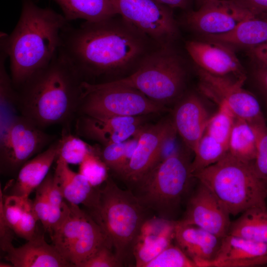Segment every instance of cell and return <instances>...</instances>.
<instances>
[{
	"mask_svg": "<svg viewBox=\"0 0 267 267\" xmlns=\"http://www.w3.org/2000/svg\"><path fill=\"white\" fill-rule=\"evenodd\" d=\"M61 38L59 49L85 82L90 77L132 73L159 46L119 14L85 21L77 28L68 22Z\"/></svg>",
	"mask_w": 267,
	"mask_h": 267,
	"instance_id": "6da1fadb",
	"label": "cell"
},
{
	"mask_svg": "<svg viewBox=\"0 0 267 267\" xmlns=\"http://www.w3.org/2000/svg\"><path fill=\"white\" fill-rule=\"evenodd\" d=\"M39 0H22L20 15L10 35L0 33V47L9 60L10 77L17 89L47 66L61 44L68 22L62 14L42 7Z\"/></svg>",
	"mask_w": 267,
	"mask_h": 267,
	"instance_id": "7a4b0ae2",
	"label": "cell"
},
{
	"mask_svg": "<svg viewBox=\"0 0 267 267\" xmlns=\"http://www.w3.org/2000/svg\"><path fill=\"white\" fill-rule=\"evenodd\" d=\"M83 81L59 48L47 66L17 89L20 115L42 129L69 122L78 112Z\"/></svg>",
	"mask_w": 267,
	"mask_h": 267,
	"instance_id": "3957f363",
	"label": "cell"
},
{
	"mask_svg": "<svg viewBox=\"0 0 267 267\" xmlns=\"http://www.w3.org/2000/svg\"><path fill=\"white\" fill-rule=\"evenodd\" d=\"M149 211L132 190L121 189L111 178L99 188L98 202L91 215L106 234L123 266H131L134 261V248L150 219Z\"/></svg>",
	"mask_w": 267,
	"mask_h": 267,
	"instance_id": "277c9868",
	"label": "cell"
},
{
	"mask_svg": "<svg viewBox=\"0 0 267 267\" xmlns=\"http://www.w3.org/2000/svg\"><path fill=\"white\" fill-rule=\"evenodd\" d=\"M253 162L228 152L217 163L192 174L206 186L230 215L256 207H266L267 182L255 172Z\"/></svg>",
	"mask_w": 267,
	"mask_h": 267,
	"instance_id": "5b68a950",
	"label": "cell"
},
{
	"mask_svg": "<svg viewBox=\"0 0 267 267\" xmlns=\"http://www.w3.org/2000/svg\"><path fill=\"white\" fill-rule=\"evenodd\" d=\"M188 156L178 150L158 163L131 190L139 202L157 217L177 221L191 180Z\"/></svg>",
	"mask_w": 267,
	"mask_h": 267,
	"instance_id": "8992f818",
	"label": "cell"
},
{
	"mask_svg": "<svg viewBox=\"0 0 267 267\" xmlns=\"http://www.w3.org/2000/svg\"><path fill=\"white\" fill-rule=\"evenodd\" d=\"M185 78L184 62L172 44L157 46L132 73L104 83L137 89L150 99L164 105L179 96Z\"/></svg>",
	"mask_w": 267,
	"mask_h": 267,
	"instance_id": "52a82bcc",
	"label": "cell"
},
{
	"mask_svg": "<svg viewBox=\"0 0 267 267\" xmlns=\"http://www.w3.org/2000/svg\"><path fill=\"white\" fill-rule=\"evenodd\" d=\"M68 203L62 220L49 235L61 256L72 267H80L102 247H113L91 215L78 205Z\"/></svg>",
	"mask_w": 267,
	"mask_h": 267,
	"instance_id": "ba28073f",
	"label": "cell"
},
{
	"mask_svg": "<svg viewBox=\"0 0 267 267\" xmlns=\"http://www.w3.org/2000/svg\"><path fill=\"white\" fill-rule=\"evenodd\" d=\"M81 88L78 111L84 115L95 118L139 116L166 110L164 105L133 88L85 81Z\"/></svg>",
	"mask_w": 267,
	"mask_h": 267,
	"instance_id": "9c48e42d",
	"label": "cell"
},
{
	"mask_svg": "<svg viewBox=\"0 0 267 267\" xmlns=\"http://www.w3.org/2000/svg\"><path fill=\"white\" fill-rule=\"evenodd\" d=\"M54 139L31 120L19 115L0 135V166L1 174H17L27 161L41 153Z\"/></svg>",
	"mask_w": 267,
	"mask_h": 267,
	"instance_id": "30bf717a",
	"label": "cell"
},
{
	"mask_svg": "<svg viewBox=\"0 0 267 267\" xmlns=\"http://www.w3.org/2000/svg\"><path fill=\"white\" fill-rule=\"evenodd\" d=\"M117 13L158 45H172L179 29L172 8L153 0H111Z\"/></svg>",
	"mask_w": 267,
	"mask_h": 267,
	"instance_id": "8fae6325",
	"label": "cell"
},
{
	"mask_svg": "<svg viewBox=\"0 0 267 267\" xmlns=\"http://www.w3.org/2000/svg\"><path fill=\"white\" fill-rule=\"evenodd\" d=\"M177 130L170 120L141 127L138 132V143L126 169L120 176L131 190L163 158L165 149L176 152L174 141Z\"/></svg>",
	"mask_w": 267,
	"mask_h": 267,
	"instance_id": "7c38bea8",
	"label": "cell"
},
{
	"mask_svg": "<svg viewBox=\"0 0 267 267\" xmlns=\"http://www.w3.org/2000/svg\"><path fill=\"white\" fill-rule=\"evenodd\" d=\"M200 91L219 105L225 104L238 118L251 125L265 122L259 102L243 88L246 78L218 76L198 68Z\"/></svg>",
	"mask_w": 267,
	"mask_h": 267,
	"instance_id": "4fadbf2b",
	"label": "cell"
},
{
	"mask_svg": "<svg viewBox=\"0 0 267 267\" xmlns=\"http://www.w3.org/2000/svg\"><path fill=\"white\" fill-rule=\"evenodd\" d=\"M253 16L230 0H213L196 10H186L183 19L190 29L207 37L227 34Z\"/></svg>",
	"mask_w": 267,
	"mask_h": 267,
	"instance_id": "5bb4252c",
	"label": "cell"
},
{
	"mask_svg": "<svg viewBox=\"0 0 267 267\" xmlns=\"http://www.w3.org/2000/svg\"><path fill=\"white\" fill-rule=\"evenodd\" d=\"M230 214L212 192L199 184L188 199L183 218L179 221L192 224L222 238L228 234Z\"/></svg>",
	"mask_w": 267,
	"mask_h": 267,
	"instance_id": "9a60e30c",
	"label": "cell"
},
{
	"mask_svg": "<svg viewBox=\"0 0 267 267\" xmlns=\"http://www.w3.org/2000/svg\"><path fill=\"white\" fill-rule=\"evenodd\" d=\"M185 48L198 68L218 76L246 78L234 49L215 41L192 40Z\"/></svg>",
	"mask_w": 267,
	"mask_h": 267,
	"instance_id": "2e32d148",
	"label": "cell"
},
{
	"mask_svg": "<svg viewBox=\"0 0 267 267\" xmlns=\"http://www.w3.org/2000/svg\"><path fill=\"white\" fill-rule=\"evenodd\" d=\"M141 122L139 116L95 118L84 115L77 121L76 130L79 134L106 145L133 136L141 128Z\"/></svg>",
	"mask_w": 267,
	"mask_h": 267,
	"instance_id": "e0dca14e",
	"label": "cell"
},
{
	"mask_svg": "<svg viewBox=\"0 0 267 267\" xmlns=\"http://www.w3.org/2000/svg\"><path fill=\"white\" fill-rule=\"evenodd\" d=\"M267 264V244L227 234L209 267H250Z\"/></svg>",
	"mask_w": 267,
	"mask_h": 267,
	"instance_id": "ac0fdd59",
	"label": "cell"
},
{
	"mask_svg": "<svg viewBox=\"0 0 267 267\" xmlns=\"http://www.w3.org/2000/svg\"><path fill=\"white\" fill-rule=\"evenodd\" d=\"M210 117L199 97L191 93L178 104L173 122L188 149L194 152L204 134Z\"/></svg>",
	"mask_w": 267,
	"mask_h": 267,
	"instance_id": "d6986e66",
	"label": "cell"
},
{
	"mask_svg": "<svg viewBox=\"0 0 267 267\" xmlns=\"http://www.w3.org/2000/svg\"><path fill=\"white\" fill-rule=\"evenodd\" d=\"M174 240L197 267H209L219 251L222 238L196 225L177 221Z\"/></svg>",
	"mask_w": 267,
	"mask_h": 267,
	"instance_id": "ffe728a7",
	"label": "cell"
},
{
	"mask_svg": "<svg viewBox=\"0 0 267 267\" xmlns=\"http://www.w3.org/2000/svg\"><path fill=\"white\" fill-rule=\"evenodd\" d=\"M177 221L158 217L150 218L144 224L134 248L135 267H145L175 240Z\"/></svg>",
	"mask_w": 267,
	"mask_h": 267,
	"instance_id": "44dd1931",
	"label": "cell"
},
{
	"mask_svg": "<svg viewBox=\"0 0 267 267\" xmlns=\"http://www.w3.org/2000/svg\"><path fill=\"white\" fill-rule=\"evenodd\" d=\"M4 258L14 267H68L72 266L48 244L44 234H37L19 247L13 246L5 252Z\"/></svg>",
	"mask_w": 267,
	"mask_h": 267,
	"instance_id": "7402d4cb",
	"label": "cell"
},
{
	"mask_svg": "<svg viewBox=\"0 0 267 267\" xmlns=\"http://www.w3.org/2000/svg\"><path fill=\"white\" fill-rule=\"evenodd\" d=\"M59 147L58 140L24 163L16 179L9 185V194L6 195L29 197L49 174L51 166L58 158Z\"/></svg>",
	"mask_w": 267,
	"mask_h": 267,
	"instance_id": "603a6c76",
	"label": "cell"
},
{
	"mask_svg": "<svg viewBox=\"0 0 267 267\" xmlns=\"http://www.w3.org/2000/svg\"><path fill=\"white\" fill-rule=\"evenodd\" d=\"M54 176L65 200L68 203L82 204L92 211L97 205L99 188L93 186L81 174L76 173L69 164L57 158Z\"/></svg>",
	"mask_w": 267,
	"mask_h": 267,
	"instance_id": "cb8c5ba5",
	"label": "cell"
},
{
	"mask_svg": "<svg viewBox=\"0 0 267 267\" xmlns=\"http://www.w3.org/2000/svg\"><path fill=\"white\" fill-rule=\"evenodd\" d=\"M0 196L6 221L15 234L27 241L35 237L39 221L34 210L33 201L29 197L3 195L1 188Z\"/></svg>",
	"mask_w": 267,
	"mask_h": 267,
	"instance_id": "d4e9b609",
	"label": "cell"
},
{
	"mask_svg": "<svg viewBox=\"0 0 267 267\" xmlns=\"http://www.w3.org/2000/svg\"><path fill=\"white\" fill-rule=\"evenodd\" d=\"M204 37L233 49L242 47L250 50L267 42V17L253 16L242 22L227 34Z\"/></svg>",
	"mask_w": 267,
	"mask_h": 267,
	"instance_id": "484cf974",
	"label": "cell"
},
{
	"mask_svg": "<svg viewBox=\"0 0 267 267\" xmlns=\"http://www.w3.org/2000/svg\"><path fill=\"white\" fill-rule=\"evenodd\" d=\"M68 21L94 22L118 15L111 0H53Z\"/></svg>",
	"mask_w": 267,
	"mask_h": 267,
	"instance_id": "4316f807",
	"label": "cell"
},
{
	"mask_svg": "<svg viewBox=\"0 0 267 267\" xmlns=\"http://www.w3.org/2000/svg\"><path fill=\"white\" fill-rule=\"evenodd\" d=\"M228 234L267 244V208L256 207L231 222Z\"/></svg>",
	"mask_w": 267,
	"mask_h": 267,
	"instance_id": "83f0119b",
	"label": "cell"
},
{
	"mask_svg": "<svg viewBox=\"0 0 267 267\" xmlns=\"http://www.w3.org/2000/svg\"><path fill=\"white\" fill-rule=\"evenodd\" d=\"M0 52V135L3 134L18 116V92L5 68L8 58L4 50Z\"/></svg>",
	"mask_w": 267,
	"mask_h": 267,
	"instance_id": "f1b7e54d",
	"label": "cell"
},
{
	"mask_svg": "<svg viewBox=\"0 0 267 267\" xmlns=\"http://www.w3.org/2000/svg\"><path fill=\"white\" fill-rule=\"evenodd\" d=\"M257 144L252 126L245 120L235 117L229 138L228 152L240 160L253 162L256 156Z\"/></svg>",
	"mask_w": 267,
	"mask_h": 267,
	"instance_id": "f546056e",
	"label": "cell"
},
{
	"mask_svg": "<svg viewBox=\"0 0 267 267\" xmlns=\"http://www.w3.org/2000/svg\"><path fill=\"white\" fill-rule=\"evenodd\" d=\"M227 152V147L205 132L194 152L190 165L192 174L217 163Z\"/></svg>",
	"mask_w": 267,
	"mask_h": 267,
	"instance_id": "4dcf8cb0",
	"label": "cell"
},
{
	"mask_svg": "<svg viewBox=\"0 0 267 267\" xmlns=\"http://www.w3.org/2000/svg\"><path fill=\"white\" fill-rule=\"evenodd\" d=\"M218 110L210 117L205 133L228 148V144L235 116L224 103L219 105Z\"/></svg>",
	"mask_w": 267,
	"mask_h": 267,
	"instance_id": "1f68e13d",
	"label": "cell"
},
{
	"mask_svg": "<svg viewBox=\"0 0 267 267\" xmlns=\"http://www.w3.org/2000/svg\"><path fill=\"white\" fill-rule=\"evenodd\" d=\"M59 140L58 158L69 165H80L92 150L84 140L66 131Z\"/></svg>",
	"mask_w": 267,
	"mask_h": 267,
	"instance_id": "d6a6232c",
	"label": "cell"
},
{
	"mask_svg": "<svg viewBox=\"0 0 267 267\" xmlns=\"http://www.w3.org/2000/svg\"><path fill=\"white\" fill-rule=\"evenodd\" d=\"M145 267H197V266L178 245L171 244Z\"/></svg>",
	"mask_w": 267,
	"mask_h": 267,
	"instance_id": "836d02e7",
	"label": "cell"
},
{
	"mask_svg": "<svg viewBox=\"0 0 267 267\" xmlns=\"http://www.w3.org/2000/svg\"><path fill=\"white\" fill-rule=\"evenodd\" d=\"M79 165V173L94 187H99L108 178L107 166L92 150Z\"/></svg>",
	"mask_w": 267,
	"mask_h": 267,
	"instance_id": "e575fe53",
	"label": "cell"
},
{
	"mask_svg": "<svg viewBox=\"0 0 267 267\" xmlns=\"http://www.w3.org/2000/svg\"><path fill=\"white\" fill-rule=\"evenodd\" d=\"M64 199L53 175L49 191V212L47 231L49 234L60 224L65 215L68 204Z\"/></svg>",
	"mask_w": 267,
	"mask_h": 267,
	"instance_id": "d590c367",
	"label": "cell"
},
{
	"mask_svg": "<svg viewBox=\"0 0 267 267\" xmlns=\"http://www.w3.org/2000/svg\"><path fill=\"white\" fill-rule=\"evenodd\" d=\"M251 125L255 132L257 143L253 166L259 177L267 182V126L266 122Z\"/></svg>",
	"mask_w": 267,
	"mask_h": 267,
	"instance_id": "8d00e7d4",
	"label": "cell"
},
{
	"mask_svg": "<svg viewBox=\"0 0 267 267\" xmlns=\"http://www.w3.org/2000/svg\"><path fill=\"white\" fill-rule=\"evenodd\" d=\"M53 174L49 173L43 182L36 189L33 201L35 214L43 226L47 231L49 218V191Z\"/></svg>",
	"mask_w": 267,
	"mask_h": 267,
	"instance_id": "74e56055",
	"label": "cell"
},
{
	"mask_svg": "<svg viewBox=\"0 0 267 267\" xmlns=\"http://www.w3.org/2000/svg\"><path fill=\"white\" fill-rule=\"evenodd\" d=\"M126 140L104 145L101 158L107 168L116 175L118 174L124 157Z\"/></svg>",
	"mask_w": 267,
	"mask_h": 267,
	"instance_id": "f35d334b",
	"label": "cell"
},
{
	"mask_svg": "<svg viewBox=\"0 0 267 267\" xmlns=\"http://www.w3.org/2000/svg\"><path fill=\"white\" fill-rule=\"evenodd\" d=\"M112 247L104 246L90 258L84 262L80 267H121L123 264L112 252Z\"/></svg>",
	"mask_w": 267,
	"mask_h": 267,
	"instance_id": "ab89813d",
	"label": "cell"
},
{
	"mask_svg": "<svg viewBox=\"0 0 267 267\" xmlns=\"http://www.w3.org/2000/svg\"><path fill=\"white\" fill-rule=\"evenodd\" d=\"M13 230L7 223L3 211L2 198L0 196V247L4 253L12 247L14 235Z\"/></svg>",
	"mask_w": 267,
	"mask_h": 267,
	"instance_id": "60d3db41",
	"label": "cell"
},
{
	"mask_svg": "<svg viewBox=\"0 0 267 267\" xmlns=\"http://www.w3.org/2000/svg\"><path fill=\"white\" fill-rule=\"evenodd\" d=\"M256 17H267V0H230Z\"/></svg>",
	"mask_w": 267,
	"mask_h": 267,
	"instance_id": "b9f144b4",
	"label": "cell"
},
{
	"mask_svg": "<svg viewBox=\"0 0 267 267\" xmlns=\"http://www.w3.org/2000/svg\"><path fill=\"white\" fill-rule=\"evenodd\" d=\"M253 62V75L257 86L267 100V66L255 61Z\"/></svg>",
	"mask_w": 267,
	"mask_h": 267,
	"instance_id": "7bdbcfd3",
	"label": "cell"
},
{
	"mask_svg": "<svg viewBox=\"0 0 267 267\" xmlns=\"http://www.w3.org/2000/svg\"><path fill=\"white\" fill-rule=\"evenodd\" d=\"M252 61L267 66V42L249 50Z\"/></svg>",
	"mask_w": 267,
	"mask_h": 267,
	"instance_id": "ee69618b",
	"label": "cell"
},
{
	"mask_svg": "<svg viewBox=\"0 0 267 267\" xmlns=\"http://www.w3.org/2000/svg\"><path fill=\"white\" fill-rule=\"evenodd\" d=\"M171 8H178L185 10L190 9L194 0H153Z\"/></svg>",
	"mask_w": 267,
	"mask_h": 267,
	"instance_id": "f6af8a7d",
	"label": "cell"
},
{
	"mask_svg": "<svg viewBox=\"0 0 267 267\" xmlns=\"http://www.w3.org/2000/svg\"><path fill=\"white\" fill-rule=\"evenodd\" d=\"M213 0H195L197 8L204 3Z\"/></svg>",
	"mask_w": 267,
	"mask_h": 267,
	"instance_id": "bcb514c9",
	"label": "cell"
},
{
	"mask_svg": "<svg viewBox=\"0 0 267 267\" xmlns=\"http://www.w3.org/2000/svg\"><path fill=\"white\" fill-rule=\"evenodd\" d=\"M0 267H12L13 266L11 263L8 264L5 262H0Z\"/></svg>",
	"mask_w": 267,
	"mask_h": 267,
	"instance_id": "7dc6e473",
	"label": "cell"
}]
</instances>
